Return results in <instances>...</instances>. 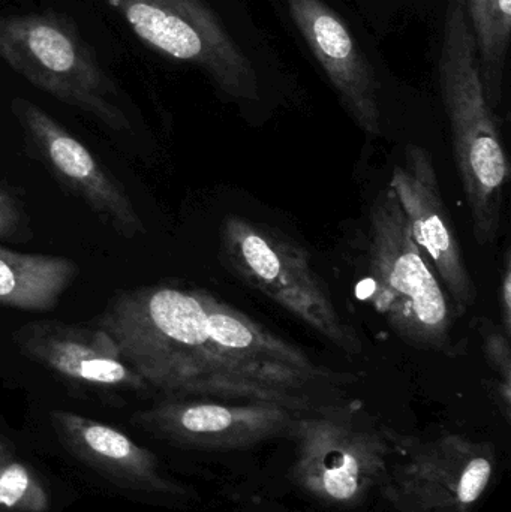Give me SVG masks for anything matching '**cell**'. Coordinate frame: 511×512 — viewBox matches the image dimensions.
Instances as JSON below:
<instances>
[{
  "mask_svg": "<svg viewBox=\"0 0 511 512\" xmlns=\"http://www.w3.org/2000/svg\"><path fill=\"white\" fill-rule=\"evenodd\" d=\"M369 271L372 304L402 342L456 354L449 301L390 189L377 195L369 213Z\"/></svg>",
  "mask_w": 511,
  "mask_h": 512,
  "instance_id": "3",
  "label": "cell"
},
{
  "mask_svg": "<svg viewBox=\"0 0 511 512\" xmlns=\"http://www.w3.org/2000/svg\"><path fill=\"white\" fill-rule=\"evenodd\" d=\"M0 507L21 512H44L48 498L29 469L20 463L0 466Z\"/></svg>",
  "mask_w": 511,
  "mask_h": 512,
  "instance_id": "18",
  "label": "cell"
},
{
  "mask_svg": "<svg viewBox=\"0 0 511 512\" xmlns=\"http://www.w3.org/2000/svg\"><path fill=\"white\" fill-rule=\"evenodd\" d=\"M102 2L162 56L203 69L230 98L257 101L260 89L254 65L204 0Z\"/></svg>",
  "mask_w": 511,
  "mask_h": 512,
  "instance_id": "7",
  "label": "cell"
},
{
  "mask_svg": "<svg viewBox=\"0 0 511 512\" xmlns=\"http://www.w3.org/2000/svg\"><path fill=\"white\" fill-rule=\"evenodd\" d=\"M23 215L15 198L0 188V239H12L20 231Z\"/></svg>",
  "mask_w": 511,
  "mask_h": 512,
  "instance_id": "20",
  "label": "cell"
},
{
  "mask_svg": "<svg viewBox=\"0 0 511 512\" xmlns=\"http://www.w3.org/2000/svg\"><path fill=\"white\" fill-rule=\"evenodd\" d=\"M476 39L480 74L492 110L503 93L504 66L511 35V0H465Z\"/></svg>",
  "mask_w": 511,
  "mask_h": 512,
  "instance_id": "17",
  "label": "cell"
},
{
  "mask_svg": "<svg viewBox=\"0 0 511 512\" xmlns=\"http://www.w3.org/2000/svg\"><path fill=\"white\" fill-rule=\"evenodd\" d=\"M194 294L206 313L213 343L249 375L303 411L326 406L314 397L320 388L347 381V376L315 363L308 352L276 336L215 295L201 289H194Z\"/></svg>",
  "mask_w": 511,
  "mask_h": 512,
  "instance_id": "9",
  "label": "cell"
},
{
  "mask_svg": "<svg viewBox=\"0 0 511 512\" xmlns=\"http://www.w3.org/2000/svg\"><path fill=\"white\" fill-rule=\"evenodd\" d=\"M291 477L309 498L332 507H356L380 487L390 457L404 444L390 430L357 415L354 406L326 405L297 417Z\"/></svg>",
  "mask_w": 511,
  "mask_h": 512,
  "instance_id": "5",
  "label": "cell"
},
{
  "mask_svg": "<svg viewBox=\"0 0 511 512\" xmlns=\"http://www.w3.org/2000/svg\"><path fill=\"white\" fill-rule=\"evenodd\" d=\"M0 59L57 101L114 131L131 129L119 89L68 18L0 12Z\"/></svg>",
  "mask_w": 511,
  "mask_h": 512,
  "instance_id": "4",
  "label": "cell"
},
{
  "mask_svg": "<svg viewBox=\"0 0 511 512\" xmlns=\"http://www.w3.org/2000/svg\"><path fill=\"white\" fill-rule=\"evenodd\" d=\"M78 265L63 256L0 248V306L48 312L74 282Z\"/></svg>",
  "mask_w": 511,
  "mask_h": 512,
  "instance_id": "16",
  "label": "cell"
},
{
  "mask_svg": "<svg viewBox=\"0 0 511 512\" xmlns=\"http://www.w3.org/2000/svg\"><path fill=\"white\" fill-rule=\"evenodd\" d=\"M12 110L45 164L66 188L125 239H137L146 233L128 194L84 144L27 99H14Z\"/></svg>",
  "mask_w": 511,
  "mask_h": 512,
  "instance_id": "11",
  "label": "cell"
},
{
  "mask_svg": "<svg viewBox=\"0 0 511 512\" xmlns=\"http://www.w3.org/2000/svg\"><path fill=\"white\" fill-rule=\"evenodd\" d=\"M17 343L26 357L62 378L104 390H147L149 385L126 366L104 331L60 322H33L21 328Z\"/></svg>",
  "mask_w": 511,
  "mask_h": 512,
  "instance_id": "14",
  "label": "cell"
},
{
  "mask_svg": "<svg viewBox=\"0 0 511 512\" xmlns=\"http://www.w3.org/2000/svg\"><path fill=\"white\" fill-rule=\"evenodd\" d=\"M495 469L497 454L489 442L450 433L414 444L381 490L398 512H473Z\"/></svg>",
  "mask_w": 511,
  "mask_h": 512,
  "instance_id": "8",
  "label": "cell"
},
{
  "mask_svg": "<svg viewBox=\"0 0 511 512\" xmlns=\"http://www.w3.org/2000/svg\"><path fill=\"white\" fill-rule=\"evenodd\" d=\"M285 3L351 119L368 137H380L383 126L374 68L345 21L323 0Z\"/></svg>",
  "mask_w": 511,
  "mask_h": 512,
  "instance_id": "13",
  "label": "cell"
},
{
  "mask_svg": "<svg viewBox=\"0 0 511 512\" xmlns=\"http://www.w3.org/2000/svg\"><path fill=\"white\" fill-rule=\"evenodd\" d=\"M0 453H2V448H0Z\"/></svg>",
  "mask_w": 511,
  "mask_h": 512,
  "instance_id": "22",
  "label": "cell"
},
{
  "mask_svg": "<svg viewBox=\"0 0 511 512\" xmlns=\"http://www.w3.org/2000/svg\"><path fill=\"white\" fill-rule=\"evenodd\" d=\"M498 300H500L501 328L510 337L511 334V261L510 252L504 256L503 271L500 277V289H498Z\"/></svg>",
  "mask_w": 511,
  "mask_h": 512,
  "instance_id": "21",
  "label": "cell"
},
{
  "mask_svg": "<svg viewBox=\"0 0 511 512\" xmlns=\"http://www.w3.org/2000/svg\"><path fill=\"white\" fill-rule=\"evenodd\" d=\"M440 89L474 237L479 245L491 246L503 224L510 165L486 96L465 0H447Z\"/></svg>",
  "mask_w": 511,
  "mask_h": 512,
  "instance_id": "2",
  "label": "cell"
},
{
  "mask_svg": "<svg viewBox=\"0 0 511 512\" xmlns=\"http://www.w3.org/2000/svg\"><path fill=\"white\" fill-rule=\"evenodd\" d=\"M389 189L407 216L414 242L446 286L453 310L464 316L476 303L477 288L456 239L429 150L408 144L404 162L393 170Z\"/></svg>",
  "mask_w": 511,
  "mask_h": 512,
  "instance_id": "10",
  "label": "cell"
},
{
  "mask_svg": "<svg viewBox=\"0 0 511 512\" xmlns=\"http://www.w3.org/2000/svg\"><path fill=\"white\" fill-rule=\"evenodd\" d=\"M225 267L251 288L287 310L348 354H360L362 342L345 324L308 252L273 228L240 216H227L221 227Z\"/></svg>",
  "mask_w": 511,
  "mask_h": 512,
  "instance_id": "6",
  "label": "cell"
},
{
  "mask_svg": "<svg viewBox=\"0 0 511 512\" xmlns=\"http://www.w3.org/2000/svg\"><path fill=\"white\" fill-rule=\"evenodd\" d=\"M51 418L77 456L111 477L153 492H182L161 474L155 456L125 433L72 412L54 411Z\"/></svg>",
  "mask_w": 511,
  "mask_h": 512,
  "instance_id": "15",
  "label": "cell"
},
{
  "mask_svg": "<svg viewBox=\"0 0 511 512\" xmlns=\"http://www.w3.org/2000/svg\"><path fill=\"white\" fill-rule=\"evenodd\" d=\"M96 328L107 334L120 360L149 388L305 412L249 375L213 343L194 289L144 286L119 292L96 319Z\"/></svg>",
  "mask_w": 511,
  "mask_h": 512,
  "instance_id": "1",
  "label": "cell"
},
{
  "mask_svg": "<svg viewBox=\"0 0 511 512\" xmlns=\"http://www.w3.org/2000/svg\"><path fill=\"white\" fill-rule=\"evenodd\" d=\"M483 351L489 367L498 378V397L507 421L511 415V351L510 337L503 328L485 321L482 325Z\"/></svg>",
  "mask_w": 511,
  "mask_h": 512,
  "instance_id": "19",
  "label": "cell"
},
{
  "mask_svg": "<svg viewBox=\"0 0 511 512\" xmlns=\"http://www.w3.org/2000/svg\"><path fill=\"white\" fill-rule=\"evenodd\" d=\"M305 412L257 402H165L141 414L150 429L204 450H245L291 436Z\"/></svg>",
  "mask_w": 511,
  "mask_h": 512,
  "instance_id": "12",
  "label": "cell"
}]
</instances>
